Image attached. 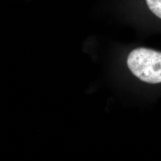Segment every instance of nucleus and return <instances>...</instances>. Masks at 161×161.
Here are the masks:
<instances>
[{
	"label": "nucleus",
	"mask_w": 161,
	"mask_h": 161,
	"mask_svg": "<svg viewBox=\"0 0 161 161\" xmlns=\"http://www.w3.org/2000/svg\"><path fill=\"white\" fill-rule=\"evenodd\" d=\"M150 12L161 20V0H145Z\"/></svg>",
	"instance_id": "obj_2"
},
{
	"label": "nucleus",
	"mask_w": 161,
	"mask_h": 161,
	"mask_svg": "<svg viewBox=\"0 0 161 161\" xmlns=\"http://www.w3.org/2000/svg\"><path fill=\"white\" fill-rule=\"evenodd\" d=\"M127 65L132 74L149 84L161 83V52L137 48L130 52Z\"/></svg>",
	"instance_id": "obj_1"
}]
</instances>
